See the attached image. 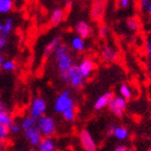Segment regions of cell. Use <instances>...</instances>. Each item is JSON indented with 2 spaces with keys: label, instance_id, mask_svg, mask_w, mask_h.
<instances>
[{
  "label": "cell",
  "instance_id": "obj_3",
  "mask_svg": "<svg viewBox=\"0 0 151 151\" xmlns=\"http://www.w3.org/2000/svg\"><path fill=\"white\" fill-rule=\"evenodd\" d=\"M75 107V99L70 90H64L57 95L54 101V110L57 113H63L70 108Z\"/></svg>",
  "mask_w": 151,
  "mask_h": 151
},
{
  "label": "cell",
  "instance_id": "obj_11",
  "mask_svg": "<svg viewBox=\"0 0 151 151\" xmlns=\"http://www.w3.org/2000/svg\"><path fill=\"white\" fill-rule=\"evenodd\" d=\"M113 97H114V95H113L112 92H106V93H104L103 95L96 98L93 107H94L95 110H103L105 108L109 107Z\"/></svg>",
  "mask_w": 151,
  "mask_h": 151
},
{
  "label": "cell",
  "instance_id": "obj_18",
  "mask_svg": "<svg viewBox=\"0 0 151 151\" xmlns=\"http://www.w3.org/2000/svg\"><path fill=\"white\" fill-rule=\"evenodd\" d=\"M69 43H70L71 49H73V51H76V52H83V51L85 50V47H86L84 39L81 37H79L78 35L73 36V37L70 38Z\"/></svg>",
  "mask_w": 151,
  "mask_h": 151
},
{
  "label": "cell",
  "instance_id": "obj_31",
  "mask_svg": "<svg viewBox=\"0 0 151 151\" xmlns=\"http://www.w3.org/2000/svg\"><path fill=\"white\" fill-rule=\"evenodd\" d=\"M150 1L151 0H140V2H139L140 9H142V11H147L149 4H150Z\"/></svg>",
  "mask_w": 151,
  "mask_h": 151
},
{
  "label": "cell",
  "instance_id": "obj_9",
  "mask_svg": "<svg viewBox=\"0 0 151 151\" xmlns=\"http://www.w3.org/2000/svg\"><path fill=\"white\" fill-rule=\"evenodd\" d=\"M78 67H79V69H80V71H81V73L83 75V77H84L85 79H88L93 75V73H94L95 68H96V64H95V62L92 60V58L85 57V58H83V60L79 63Z\"/></svg>",
  "mask_w": 151,
  "mask_h": 151
},
{
  "label": "cell",
  "instance_id": "obj_36",
  "mask_svg": "<svg viewBox=\"0 0 151 151\" xmlns=\"http://www.w3.org/2000/svg\"><path fill=\"white\" fill-rule=\"evenodd\" d=\"M3 149H4V142H0V151H3Z\"/></svg>",
  "mask_w": 151,
  "mask_h": 151
},
{
  "label": "cell",
  "instance_id": "obj_43",
  "mask_svg": "<svg viewBox=\"0 0 151 151\" xmlns=\"http://www.w3.org/2000/svg\"><path fill=\"white\" fill-rule=\"evenodd\" d=\"M116 1H118V0H116Z\"/></svg>",
  "mask_w": 151,
  "mask_h": 151
},
{
  "label": "cell",
  "instance_id": "obj_42",
  "mask_svg": "<svg viewBox=\"0 0 151 151\" xmlns=\"http://www.w3.org/2000/svg\"><path fill=\"white\" fill-rule=\"evenodd\" d=\"M19 151H26V150H19Z\"/></svg>",
  "mask_w": 151,
  "mask_h": 151
},
{
  "label": "cell",
  "instance_id": "obj_30",
  "mask_svg": "<svg viewBox=\"0 0 151 151\" xmlns=\"http://www.w3.org/2000/svg\"><path fill=\"white\" fill-rule=\"evenodd\" d=\"M109 34V28L107 25H101L99 27V36L103 38H106Z\"/></svg>",
  "mask_w": 151,
  "mask_h": 151
},
{
  "label": "cell",
  "instance_id": "obj_2",
  "mask_svg": "<svg viewBox=\"0 0 151 151\" xmlns=\"http://www.w3.org/2000/svg\"><path fill=\"white\" fill-rule=\"evenodd\" d=\"M60 78L64 83H66L73 88H82L85 84V81H86V79L83 77V75L79 69L78 65L73 66L67 71L60 73Z\"/></svg>",
  "mask_w": 151,
  "mask_h": 151
},
{
  "label": "cell",
  "instance_id": "obj_25",
  "mask_svg": "<svg viewBox=\"0 0 151 151\" xmlns=\"http://www.w3.org/2000/svg\"><path fill=\"white\" fill-rule=\"evenodd\" d=\"M62 116H63L65 121H67V122H73V120L76 119V107L70 108L68 110L64 111L62 113Z\"/></svg>",
  "mask_w": 151,
  "mask_h": 151
},
{
  "label": "cell",
  "instance_id": "obj_34",
  "mask_svg": "<svg viewBox=\"0 0 151 151\" xmlns=\"http://www.w3.org/2000/svg\"><path fill=\"white\" fill-rule=\"evenodd\" d=\"M113 151H129V149H127V147L124 145H119L113 149Z\"/></svg>",
  "mask_w": 151,
  "mask_h": 151
},
{
  "label": "cell",
  "instance_id": "obj_8",
  "mask_svg": "<svg viewBox=\"0 0 151 151\" xmlns=\"http://www.w3.org/2000/svg\"><path fill=\"white\" fill-rule=\"evenodd\" d=\"M127 107V101L125 98H123L122 96H114L111 101L110 105H109V110L111 113H113L116 116H122L124 114Z\"/></svg>",
  "mask_w": 151,
  "mask_h": 151
},
{
  "label": "cell",
  "instance_id": "obj_32",
  "mask_svg": "<svg viewBox=\"0 0 151 151\" xmlns=\"http://www.w3.org/2000/svg\"><path fill=\"white\" fill-rule=\"evenodd\" d=\"M6 43H8V40H6V37H4L3 35H0V50L3 49L6 47Z\"/></svg>",
  "mask_w": 151,
  "mask_h": 151
},
{
  "label": "cell",
  "instance_id": "obj_33",
  "mask_svg": "<svg viewBox=\"0 0 151 151\" xmlns=\"http://www.w3.org/2000/svg\"><path fill=\"white\" fill-rule=\"evenodd\" d=\"M145 49H146V52L148 53L149 56H151V41L150 40H147V41H146Z\"/></svg>",
  "mask_w": 151,
  "mask_h": 151
},
{
  "label": "cell",
  "instance_id": "obj_21",
  "mask_svg": "<svg viewBox=\"0 0 151 151\" xmlns=\"http://www.w3.org/2000/svg\"><path fill=\"white\" fill-rule=\"evenodd\" d=\"M14 6L13 0H0V14H6L11 12Z\"/></svg>",
  "mask_w": 151,
  "mask_h": 151
},
{
  "label": "cell",
  "instance_id": "obj_7",
  "mask_svg": "<svg viewBox=\"0 0 151 151\" xmlns=\"http://www.w3.org/2000/svg\"><path fill=\"white\" fill-rule=\"evenodd\" d=\"M108 6V0H93L91 4V17L94 21H101L104 17Z\"/></svg>",
  "mask_w": 151,
  "mask_h": 151
},
{
  "label": "cell",
  "instance_id": "obj_6",
  "mask_svg": "<svg viewBox=\"0 0 151 151\" xmlns=\"http://www.w3.org/2000/svg\"><path fill=\"white\" fill-rule=\"evenodd\" d=\"M47 103L42 97H35L30 103L29 113L36 119H39L47 112Z\"/></svg>",
  "mask_w": 151,
  "mask_h": 151
},
{
  "label": "cell",
  "instance_id": "obj_20",
  "mask_svg": "<svg viewBox=\"0 0 151 151\" xmlns=\"http://www.w3.org/2000/svg\"><path fill=\"white\" fill-rule=\"evenodd\" d=\"M21 125H22L23 131H26V129H32V127H34V126H37V119L29 114V116H25V118L22 120Z\"/></svg>",
  "mask_w": 151,
  "mask_h": 151
},
{
  "label": "cell",
  "instance_id": "obj_41",
  "mask_svg": "<svg viewBox=\"0 0 151 151\" xmlns=\"http://www.w3.org/2000/svg\"><path fill=\"white\" fill-rule=\"evenodd\" d=\"M150 64H151V56H150Z\"/></svg>",
  "mask_w": 151,
  "mask_h": 151
},
{
  "label": "cell",
  "instance_id": "obj_39",
  "mask_svg": "<svg viewBox=\"0 0 151 151\" xmlns=\"http://www.w3.org/2000/svg\"><path fill=\"white\" fill-rule=\"evenodd\" d=\"M147 151H151V148H149V149H148V150H147Z\"/></svg>",
  "mask_w": 151,
  "mask_h": 151
},
{
  "label": "cell",
  "instance_id": "obj_14",
  "mask_svg": "<svg viewBox=\"0 0 151 151\" xmlns=\"http://www.w3.org/2000/svg\"><path fill=\"white\" fill-rule=\"evenodd\" d=\"M118 51L111 45H105L101 50V58L107 63H113L118 60Z\"/></svg>",
  "mask_w": 151,
  "mask_h": 151
},
{
  "label": "cell",
  "instance_id": "obj_19",
  "mask_svg": "<svg viewBox=\"0 0 151 151\" xmlns=\"http://www.w3.org/2000/svg\"><path fill=\"white\" fill-rule=\"evenodd\" d=\"M14 121H13V118L11 116V113L9 112L8 109H4V110H0V125H4V126H10L12 125Z\"/></svg>",
  "mask_w": 151,
  "mask_h": 151
},
{
  "label": "cell",
  "instance_id": "obj_22",
  "mask_svg": "<svg viewBox=\"0 0 151 151\" xmlns=\"http://www.w3.org/2000/svg\"><path fill=\"white\" fill-rule=\"evenodd\" d=\"M119 92H120V96H122L123 98H125L126 101H127V99H131L133 96L132 88H131V86H129L127 83H122V84L120 85Z\"/></svg>",
  "mask_w": 151,
  "mask_h": 151
},
{
  "label": "cell",
  "instance_id": "obj_5",
  "mask_svg": "<svg viewBox=\"0 0 151 151\" xmlns=\"http://www.w3.org/2000/svg\"><path fill=\"white\" fill-rule=\"evenodd\" d=\"M79 140L81 144V147L84 151H96L97 150V144L93 138L90 131L83 129L79 133Z\"/></svg>",
  "mask_w": 151,
  "mask_h": 151
},
{
  "label": "cell",
  "instance_id": "obj_1",
  "mask_svg": "<svg viewBox=\"0 0 151 151\" xmlns=\"http://www.w3.org/2000/svg\"><path fill=\"white\" fill-rule=\"evenodd\" d=\"M54 58L55 64L60 73H64L69 70L73 66H75L73 63V56L71 52L69 51L68 45L65 43H62L54 52Z\"/></svg>",
  "mask_w": 151,
  "mask_h": 151
},
{
  "label": "cell",
  "instance_id": "obj_37",
  "mask_svg": "<svg viewBox=\"0 0 151 151\" xmlns=\"http://www.w3.org/2000/svg\"><path fill=\"white\" fill-rule=\"evenodd\" d=\"M147 13H148L149 15H151V1H150V4H149L148 9H147Z\"/></svg>",
  "mask_w": 151,
  "mask_h": 151
},
{
  "label": "cell",
  "instance_id": "obj_28",
  "mask_svg": "<svg viewBox=\"0 0 151 151\" xmlns=\"http://www.w3.org/2000/svg\"><path fill=\"white\" fill-rule=\"evenodd\" d=\"M9 129H10V133L11 134H19L21 131H22V125H21V123H13L12 125L10 126L9 127Z\"/></svg>",
  "mask_w": 151,
  "mask_h": 151
},
{
  "label": "cell",
  "instance_id": "obj_13",
  "mask_svg": "<svg viewBox=\"0 0 151 151\" xmlns=\"http://www.w3.org/2000/svg\"><path fill=\"white\" fill-rule=\"evenodd\" d=\"M108 134H112L116 139L119 140H125L129 138V129L124 126H116L110 125L108 127Z\"/></svg>",
  "mask_w": 151,
  "mask_h": 151
},
{
  "label": "cell",
  "instance_id": "obj_35",
  "mask_svg": "<svg viewBox=\"0 0 151 151\" xmlns=\"http://www.w3.org/2000/svg\"><path fill=\"white\" fill-rule=\"evenodd\" d=\"M3 62H4V60H3V57L0 55V70L2 69V65H3Z\"/></svg>",
  "mask_w": 151,
  "mask_h": 151
},
{
  "label": "cell",
  "instance_id": "obj_10",
  "mask_svg": "<svg viewBox=\"0 0 151 151\" xmlns=\"http://www.w3.org/2000/svg\"><path fill=\"white\" fill-rule=\"evenodd\" d=\"M24 135H25L26 139L29 142L30 146H32V147H38V145L40 144V142L43 138L37 126H34L32 129L24 131Z\"/></svg>",
  "mask_w": 151,
  "mask_h": 151
},
{
  "label": "cell",
  "instance_id": "obj_38",
  "mask_svg": "<svg viewBox=\"0 0 151 151\" xmlns=\"http://www.w3.org/2000/svg\"><path fill=\"white\" fill-rule=\"evenodd\" d=\"M2 23H0V35H1V32H2Z\"/></svg>",
  "mask_w": 151,
  "mask_h": 151
},
{
  "label": "cell",
  "instance_id": "obj_26",
  "mask_svg": "<svg viewBox=\"0 0 151 151\" xmlns=\"http://www.w3.org/2000/svg\"><path fill=\"white\" fill-rule=\"evenodd\" d=\"M2 69L6 70V71H13V70H15L16 69L15 62H13V60H4L2 65Z\"/></svg>",
  "mask_w": 151,
  "mask_h": 151
},
{
  "label": "cell",
  "instance_id": "obj_16",
  "mask_svg": "<svg viewBox=\"0 0 151 151\" xmlns=\"http://www.w3.org/2000/svg\"><path fill=\"white\" fill-rule=\"evenodd\" d=\"M64 19H65V10L62 8H55L51 13L49 22L51 26H57L63 22Z\"/></svg>",
  "mask_w": 151,
  "mask_h": 151
},
{
  "label": "cell",
  "instance_id": "obj_40",
  "mask_svg": "<svg viewBox=\"0 0 151 151\" xmlns=\"http://www.w3.org/2000/svg\"><path fill=\"white\" fill-rule=\"evenodd\" d=\"M129 151H136V150H129Z\"/></svg>",
  "mask_w": 151,
  "mask_h": 151
},
{
  "label": "cell",
  "instance_id": "obj_27",
  "mask_svg": "<svg viewBox=\"0 0 151 151\" xmlns=\"http://www.w3.org/2000/svg\"><path fill=\"white\" fill-rule=\"evenodd\" d=\"M10 134V129L8 126L4 125H0V142H4L8 139Z\"/></svg>",
  "mask_w": 151,
  "mask_h": 151
},
{
  "label": "cell",
  "instance_id": "obj_29",
  "mask_svg": "<svg viewBox=\"0 0 151 151\" xmlns=\"http://www.w3.org/2000/svg\"><path fill=\"white\" fill-rule=\"evenodd\" d=\"M132 0H118V6L120 9H127L131 6Z\"/></svg>",
  "mask_w": 151,
  "mask_h": 151
},
{
  "label": "cell",
  "instance_id": "obj_4",
  "mask_svg": "<svg viewBox=\"0 0 151 151\" xmlns=\"http://www.w3.org/2000/svg\"><path fill=\"white\" fill-rule=\"evenodd\" d=\"M37 127L40 131L42 137H53L56 132V122L51 116L44 114L37 119Z\"/></svg>",
  "mask_w": 151,
  "mask_h": 151
},
{
  "label": "cell",
  "instance_id": "obj_15",
  "mask_svg": "<svg viewBox=\"0 0 151 151\" xmlns=\"http://www.w3.org/2000/svg\"><path fill=\"white\" fill-rule=\"evenodd\" d=\"M62 44V37L60 36H55L51 39V41L45 45L43 51V56L49 57L52 54H54V52L56 51V49Z\"/></svg>",
  "mask_w": 151,
  "mask_h": 151
},
{
  "label": "cell",
  "instance_id": "obj_17",
  "mask_svg": "<svg viewBox=\"0 0 151 151\" xmlns=\"http://www.w3.org/2000/svg\"><path fill=\"white\" fill-rule=\"evenodd\" d=\"M38 151H55L56 145L52 137H43L37 147Z\"/></svg>",
  "mask_w": 151,
  "mask_h": 151
},
{
  "label": "cell",
  "instance_id": "obj_12",
  "mask_svg": "<svg viewBox=\"0 0 151 151\" xmlns=\"http://www.w3.org/2000/svg\"><path fill=\"white\" fill-rule=\"evenodd\" d=\"M75 29L77 35L79 37L83 38V39H86V38H88L91 36V32H92L91 26H90V24L86 21H83V19L78 21L75 26Z\"/></svg>",
  "mask_w": 151,
  "mask_h": 151
},
{
  "label": "cell",
  "instance_id": "obj_23",
  "mask_svg": "<svg viewBox=\"0 0 151 151\" xmlns=\"http://www.w3.org/2000/svg\"><path fill=\"white\" fill-rule=\"evenodd\" d=\"M2 24L3 25H2V32H1V35H3L4 37H6V36L10 35L11 32L13 30L14 22H13V19H11V17H9V19H6Z\"/></svg>",
  "mask_w": 151,
  "mask_h": 151
},
{
  "label": "cell",
  "instance_id": "obj_24",
  "mask_svg": "<svg viewBox=\"0 0 151 151\" xmlns=\"http://www.w3.org/2000/svg\"><path fill=\"white\" fill-rule=\"evenodd\" d=\"M126 26H127L129 30H132V32L138 30V28H139L138 19H136V17H129V19H126Z\"/></svg>",
  "mask_w": 151,
  "mask_h": 151
}]
</instances>
